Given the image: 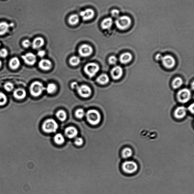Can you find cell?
Segmentation results:
<instances>
[{"instance_id":"83f0119b","label":"cell","mask_w":194,"mask_h":194,"mask_svg":"<svg viewBox=\"0 0 194 194\" xmlns=\"http://www.w3.org/2000/svg\"><path fill=\"white\" fill-rule=\"evenodd\" d=\"M56 115L58 119L60 121H65L66 119V112L63 110H59L56 113Z\"/></svg>"},{"instance_id":"d6986e66","label":"cell","mask_w":194,"mask_h":194,"mask_svg":"<svg viewBox=\"0 0 194 194\" xmlns=\"http://www.w3.org/2000/svg\"><path fill=\"white\" fill-rule=\"evenodd\" d=\"M13 96L15 98L18 99H22L25 98L26 95V92L25 89H18L14 91Z\"/></svg>"},{"instance_id":"d6a6232c","label":"cell","mask_w":194,"mask_h":194,"mask_svg":"<svg viewBox=\"0 0 194 194\" xmlns=\"http://www.w3.org/2000/svg\"><path fill=\"white\" fill-rule=\"evenodd\" d=\"M4 88L8 92H11L14 89V85L13 83L10 82L6 83L4 85Z\"/></svg>"},{"instance_id":"2e32d148","label":"cell","mask_w":194,"mask_h":194,"mask_svg":"<svg viewBox=\"0 0 194 194\" xmlns=\"http://www.w3.org/2000/svg\"><path fill=\"white\" fill-rule=\"evenodd\" d=\"M132 58V55L131 53L128 52L124 53L120 56V62L123 64H126L131 61Z\"/></svg>"},{"instance_id":"4fadbf2b","label":"cell","mask_w":194,"mask_h":194,"mask_svg":"<svg viewBox=\"0 0 194 194\" xmlns=\"http://www.w3.org/2000/svg\"><path fill=\"white\" fill-rule=\"evenodd\" d=\"M80 15L83 21H89L94 17L95 12L92 9L88 8L80 12Z\"/></svg>"},{"instance_id":"52a82bcc","label":"cell","mask_w":194,"mask_h":194,"mask_svg":"<svg viewBox=\"0 0 194 194\" xmlns=\"http://www.w3.org/2000/svg\"><path fill=\"white\" fill-rule=\"evenodd\" d=\"M99 70V66L97 64L94 63L87 64L84 68L85 72L90 77L94 76Z\"/></svg>"},{"instance_id":"5bb4252c","label":"cell","mask_w":194,"mask_h":194,"mask_svg":"<svg viewBox=\"0 0 194 194\" xmlns=\"http://www.w3.org/2000/svg\"><path fill=\"white\" fill-rule=\"evenodd\" d=\"M187 113V110L183 106H180L177 108L174 112V116L178 119H181L185 117Z\"/></svg>"},{"instance_id":"d590c367","label":"cell","mask_w":194,"mask_h":194,"mask_svg":"<svg viewBox=\"0 0 194 194\" xmlns=\"http://www.w3.org/2000/svg\"><path fill=\"white\" fill-rule=\"evenodd\" d=\"M117 61V58L115 56H110L109 59V63L112 65L116 64Z\"/></svg>"},{"instance_id":"d4e9b609","label":"cell","mask_w":194,"mask_h":194,"mask_svg":"<svg viewBox=\"0 0 194 194\" xmlns=\"http://www.w3.org/2000/svg\"><path fill=\"white\" fill-rule=\"evenodd\" d=\"M54 139V142L58 145H62L65 142V137L61 133H59L56 134Z\"/></svg>"},{"instance_id":"4dcf8cb0","label":"cell","mask_w":194,"mask_h":194,"mask_svg":"<svg viewBox=\"0 0 194 194\" xmlns=\"http://www.w3.org/2000/svg\"><path fill=\"white\" fill-rule=\"evenodd\" d=\"M7 102V97L5 94L0 92V106L4 105Z\"/></svg>"},{"instance_id":"836d02e7","label":"cell","mask_w":194,"mask_h":194,"mask_svg":"<svg viewBox=\"0 0 194 194\" xmlns=\"http://www.w3.org/2000/svg\"><path fill=\"white\" fill-rule=\"evenodd\" d=\"M111 14L113 17L117 18L119 16L120 12L118 9H114L111 11Z\"/></svg>"},{"instance_id":"74e56055","label":"cell","mask_w":194,"mask_h":194,"mask_svg":"<svg viewBox=\"0 0 194 194\" xmlns=\"http://www.w3.org/2000/svg\"><path fill=\"white\" fill-rule=\"evenodd\" d=\"M23 46L25 48H28L31 45V42L28 39H25L22 42Z\"/></svg>"},{"instance_id":"b9f144b4","label":"cell","mask_w":194,"mask_h":194,"mask_svg":"<svg viewBox=\"0 0 194 194\" xmlns=\"http://www.w3.org/2000/svg\"><path fill=\"white\" fill-rule=\"evenodd\" d=\"M163 56H162L161 54H158L156 55V59L157 60L161 61L162 60V57Z\"/></svg>"},{"instance_id":"f546056e","label":"cell","mask_w":194,"mask_h":194,"mask_svg":"<svg viewBox=\"0 0 194 194\" xmlns=\"http://www.w3.org/2000/svg\"><path fill=\"white\" fill-rule=\"evenodd\" d=\"M80 62V60L79 57L77 56H73L69 60V63L72 66H75L79 64Z\"/></svg>"},{"instance_id":"ba28073f","label":"cell","mask_w":194,"mask_h":194,"mask_svg":"<svg viewBox=\"0 0 194 194\" xmlns=\"http://www.w3.org/2000/svg\"><path fill=\"white\" fill-rule=\"evenodd\" d=\"M161 61L163 66L168 69H171L174 67L176 65L175 59L172 56L169 55L163 56Z\"/></svg>"},{"instance_id":"8d00e7d4","label":"cell","mask_w":194,"mask_h":194,"mask_svg":"<svg viewBox=\"0 0 194 194\" xmlns=\"http://www.w3.org/2000/svg\"><path fill=\"white\" fill-rule=\"evenodd\" d=\"M8 54V52L5 48H2L0 50V57L5 58L7 57Z\"/></svg>"},{"instance_id":"7bdbcfd3","label":"cell","mask_w":194,"mask_h":194,"mask_svg":"<svg viewBox=\"0 0 194 194\" xmlns=\"http://www.w3.org/2000/svg\"><path fill=\"white\" fill-rule=\"evenodd\" d=\"M2 64V62L1 61V60H0V67H1V66Z\"/></svg>"},{"instance_id":"5b68a950","label":"cell","mask_w":194,"mask_h":194,"mask_svg":"<svg viewBox=\"0 0 194 194\" xmlns=\"http://www.w3.org/2000/svg\"><path fill=\"white\" fill-rule=\"evenodd\" d=\"M45 88L42 83L39 82H35L30 86V92L33 96L38 97L42 93Z\"/></svg>"},{"instance_id":"e0dca14e","label":"cell","mask_w":194,"mask_h":194,"mask_svg":"<svg viewBox=\"0 0 194 194\" xmlns=\"http://www.w3.org/2000/svg\"><path fill=\"white\" fill-rule=\"evenodd\" d=\"M39 66L43 70L48 71L51 69L52 63L51 61L47 59H42L39 62Z\"/></svg>"},{"instance_id":"f1b7e54d","label":"cell","mask_w":194,"mask_h":194,"mask_svg":"<svg viewBox=\"0 0 194 194\" xmlns=\"http://www.w3.org/2000/svg\"><path fill=\"white\" fill-rule=\"evenodd\" d=\"M57 89V87L55 84L54 83H49L48 85L46 88H45L48 93L52 94L55 92Z\"/></svg>"},{"instance_id":"ac0fdd59","label":"cell","mask_w":194,"mask_h":194,"mask_svg":"<svg viewBox=\"0 0 194 194\" xmlns=\"http://www.w3.org/2000/svg\"><path fill=\"white\" fill-rule=\"evenodd\" d=\"M133 153V150L131 148L129 147H125L121 151V157L124 159H129L132 156Z\"/></svg>"},{"instance_id":"f35d334b","label":"cell","mask_w":194,"mask_h":194,"mask_svg":"<svg viewBox=\"0 0 194 194\" xmlns=\"http://www.w3.org/2000/svg\"><path fill=\"white\" fill-rule=\"evenodd\" d=\"M45 52L43 50H40L37 53L38 55L39 56V57H42L45 55Z\"/></svg>"},{"instance_id":"7a4b0ae2","label":"cell","mask_w":194,"mask_h":194,"mask_svg":"<svg viewBox=\"0 0 194 194\" xmlns=\"http://www.w3.org/2000/svg\"><path fill=\"white\" fill-rule=\"evenodd\" d=\"M121 168L125 174H132L137 172L139 169V166L135 162L132 160H126L122 163Z\"/></svg>"},{"instance_id":"7c38bea8","label":"cell","mask_w":194,"mask_h":194,"mask_svg":"<svg viewBox=\"0 0 194 194\" xmlns=\"http://www.w3.org/2000/svg\"><path fill=\"white\" fill-rule=\"evenodd\" d=\"M22 58L24 62L29 65H34L36 61L35 55L32 53H28L22 55Z\"/></svg>"},{"instance_id":"9a60e30c","label":"cell","mask_w":194,"mask_h":194,"mask_svg":"<svg viewBox=\"0 0 194 194\" xmlns=\"http://www.w3.org/2000/svg\"><path fill=\"white\" fill-rule=\"evenodd\" d=\"M78 131L75 127L69 126L65 129V134L69 139H74L76 138L78 135Z\"/></svg>"},{"instance_id":"8fae6325","label":"cell","mask_w":194,"mask_h":194,"mask_svg":"<svg viewBox=\"0 0 194 194\" xmlns=\"http://www.w3.org/2000/svg\"><path fill=\"white\" fill-rule=\"evenodd\" d=\"M123 74V70L120 66L114 67L111 71V75L114 79L117 80L122 77Z\"/></svg>"},{"instance_id":"277c9868","label":"cell","mask_w":194,"mask_h":194,"mask_svg":"<svg viewBox=\"0 0 194 194\" xmlns=\"http://www.w3.org/2000/svg\"><path fill=\"white\" fill-rule=\"evenodd\" d=\"M86 117L88 122L92 125H98L101 121V115L98 111L95 110L88 111L86 113Z\"/></svg>"},{"instance_id":"3957f363","label":"cell","mask_w":194,"mask_h":194,"mask_svg":"<svg viewBox=\"0 0 194 194\" xmlns=\"http://www.w3.org/2000/svg\"><path fill=\"white\" fill-rule=\"evenodd\" d=\"M58 127V124L55 120L49 119L44 121L42 124V129L45 133H53L57 131Z\"/></svg>"},{"instance_id":"9c48e42d","label":"cell","mask_w":194,"mask_h":194,"mask_svg":"<svg viewBox=\"0 0 194 194\" xmlns=\"http://www.w3.org/2000/svg\"><path fill=\"white\" fill-rule=\"evenodd\" d=\"M76 89L80 96L84 98H88L90 96L92 92L90 88L86 85L79 86Z\"/></svg>"},{"instance_id":"ab89813d","label":"cell","mask_w":194,"mask_h":194,"mask_svg":"<svg viewBox=\"0 0 194 194\" xmlns=\"http://www.w3.org/2000/svg\"><path fill=\"white\" fill-rule=\"evenodd\" d=\"M194 104L193 103H192V104H191L190 105H189L188 107V110L189 111V112L193 114L194 112Z\"/></svg>"},{"instance_id":"e575fe53","label":"cell","mask_w":194,"mask_h":194,"mask_svg":"<svg viewBox=\"0 0 194 194\" xmlns=\"http://www.w3.org/2000/svg\"><path fill=\"white\" fill-rule=\"evenodd\" d=\"M83 140L80 137H77L74 140V143L77 146H80L83 145Z\"/></svg>"},{"instance_id":"30bf717a","label":"cell","mask_w":194,"mask_h":194,"mask_svg":"<svg viewBox=\"0 0 194 194\" xmlns=\"http://www.w3.org/2000/svg\"><path fill=\"white\" fill-rule=\"evenodd\" d=\"M93 49L92 47L86 44L82 45L79 49V54L83 57H86L91 55Z\"/></svg>"},{"instance_id":"7402d4cb","label":"cell","mask_w":194,"mask_h":194,"mask_svg":"<svg viewBox=\"0 0 194 194\" xmlns=\"http://www.w3.org/2000/svg\"><path fill=\"white\" fill-rule=\"evenodd\" d=\"M20 65V62L19 59L17 57L12 59L9 62V66L11 69L15 70L18 69Z\"/></svg>"},{"instance_id":"60d3db41","label":"cell","mask_w":194,"mask_h":194,"mask_svg":"<svg viewBox=\"0 0 194 194\" xmlns=\"http://www.w3.org/2000/svg\"><path fill=\"white\" fill-rule=\"evenodd\" d=\"M79 85L76 82H74L71 83V86L73 89H77V87H78Z\"/></svg>"},{"instance_id":"1f68e13d","label":"cell","mask_w":194,"mask_h":194,"mask_svg":"<svg viewBox=\"0 0 194 194\" xmlns=\"http://www.w3.org/2000/svg\"><path fill=\"white\" fill-rule=\"evenodd\" d=\"M75 115L77 118L81 119L85 116L84 111L82 109H79L75 112Z\"/></svg>"},{"instance_id":"4316f807","label":"cell","mask_w":194,"mask_h":194,"mask_svg":"<svg viewBox=\"0 0 194 194\" xmlns=\"http://www.w3.org/2000/svg\"><path fill=\"white\" fill-rule=\"evenodd\" d=\"M79 18L78 15L73 14L71 15L68 19V22L71 25H76L79 22Z\"/></svg>"},{"instance_id":"603a6c76","label":"cell","mask_w":194,"mask_h":194,"mask_svg":"<svg viewBox=\"0 0 194 194\" xmlns=\"http://www.w3.org/2000/svg\"><path fill=\"white\" fill-rule=\"evenodd\" d=\"M10 24L5 22L0 23V35L5 34L8 31Z\"/></svg>"},{"instance_id":"cb8c5ba5","label":"cell","mask_w":194,"mask_h":194,"mask_svg":"<svg viewBox=\"0 0 194 194\" xmlns=\"http://www.w3.org/2000/svg\"><path fill=\"white\" fill-rule=\"evenodd\" d=\"M96 81L100 84H105L109 81V77L106 74H102L97 78Z\"/></svg>"},{"instance_id":"8992f818","label":"cell","mask_w":194,"mask_h":194,"mask_svg":"<svg viewBox=\"0 0 194 194\" xmlns=\"http://www.w3.org/2000/svg\"><path fill=\"white\" fill-rule=\"evenodd\" d=\"M190 91L187 89H183L179 91L177 94V98L180 103H186L190 100L191 98Z\"/></svg>"},{"instance_id":"44dd1931","label":"cell","mask_w":194,"mask_h":194,"mask_svg":"<svg viewBox=\"0 0 194 194\" xmlns=\"http://www.w3.org/2000/svg\"><path fill=\"white\" fill-rule=\"evenodd\" d=\"M113 24V20L112 18L108 17L103 20L101 23V26L103 29H109L112 27Z\"/></svg>"},{"instance_id":"ffe728a7","label":"cell","mask_w":194,"mask_h":194,"mask_svg":"<svg viewBox=\"0 0 194 194\" xmlns=\"http://www.w3.org/2000/svg\"><path fill=\"white\" fill-rule=\"evenodd\" d=\"M45 44V40L42 38L39 37L36 38L32 43V46L35 49L42 48Z\"/></svg>"},{"instance_id":"6da1fadb","label":"cell","mask_w":194,"mask_h":194,"mask_svg":"<svg viewBox=\"0 0 194 194\" xmlns=\"http://www.w3.org/2000/svg\"><path fill=\"white\" fill-rule=\"evenodd\" d=\"M115 24L118 29L121 31L128 30L131 26L132 20L130 16L122 15L116 18Z\"/></svg>"},{"instance_id":"484cf974","label":"cell","mask_w":194,"mask_h":194,"mask_svg":"<svg viewBox=\"0 0 194 194\" xmlns=\"http://www.w3.org/2000/svg\"><path fill=\"white\" fill-rule=\"evenodd\" d=\"M183 80L181 77H177L174 79L172 83L173 88L174 89H177L180 88L183 84Z\"/></svg>"}]
</instances>
